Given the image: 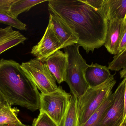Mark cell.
Masks as SVG:
<instances>
[{
    "instance_id": "6da1fadb",
    "label": "cell",
    "mask_w": 126,
    "mask_h": 126,
    "mask_svg": "<svg viewBox=\"0 0 126 126\" xmlns=\"http://www.w3.org/2000/svg\"><path fill=\"white\" fill-rule=\"evenodd\" d=\"M48 10L68 25L87 53L104 45L108 20L102 10L81 0H49Z\"/></svg>"
},
{
    "instance_id": "7a4b0ae2",
    "label": "cell",
    "mask_w": 126,
    "mask_h": 126,
    "mask_svg": "<svg viewBox=\"0 0 126 126\" xmlns=\"http://www.w3.org/2000/svg\"><path fill=\"white\" fill-rule=\"evenodd\" d=\"M0 93L10 106L32 112L40 109L41 94L20 64L13 60H0Z\"/></svg>"
},
{
    "instance_id": "3957f363",
    "label": "cell",
    "mask_w": 126,
    "mask_h": 126,
    "mask_svg": "<svg viewBox=\"0 0 126 126\" xmlns=\"http://www.w3.org/2000/svg\"><path fill=\"white\" fill-rule=\"evenodd\" d=\"M80 46L76 44L64 48V53L68 57L65 82L69 86L73 96L78 99L89 87L84 75L85 70L89 65L79 52Z\"/></svg>"
},
{
    "instance_id": "277c9868",
    "label": "cell",
    "mask_w": 126,
    "mask_h": 126,
    "mask_svg": "<svg viewBox=\"0 0 126 126\" xmlns=\"http://www.w3.org/2000/svg\"><path fill=\"white\" fill-rule=\"evenodd\" d=\"M116 81L114 75L102 84L89 87L78 99V126L85 123L98 109L105 99L112 92Z\"/></svg>"
},
{
    "instance_id": "5b68a950",
    "label": "cell",
    "mask_w": 126,
    "mask_h": 126,
    "mask_svg": "<svg viewBox=\"0 0 126 126\" xmlns=\"http://www.w3.org/2000/svg\"><path fill=\"white\" fill-rule=\"evenodd\" d=\"M72 96L60 86L53 92L41 94L40 111L47 114L59 126L68 109Z\"/></svg>"
},
{
    "instance_id": "8992f818",
    "label": "cell",
    "mask_w": 126,
    "mask_h": 126,
    "mask_svg": "<svg viewBox=\"0 0 126 126\" xmlns=\"http://www.w3.org/2000/svg\"><path fill=\"white\" fill-rule=\"evenodd\" d=\"M21 66L41 94L53 92L58 88L54 77L45 62L36 58L23 63Z\"/></svg>"
},
{
    "instance_id": "52a82bcc",
    "label": "cell",
    "mask_w": 126,
    "mask_h": 126,
    "mask_svg": "<svg viewBox=\"0 0 126 126\" xmlns=\"http://www.w3.org/2000/svg\"><path fill=\"white\" fill-rule=\"evenodd\" d=\"M124 80L113 93V103L103 118L100 126H120L124 114Z\"/></svg>"
},
{
    "instance_id": "ba28073f",
    "label": "cell",
    "mask_w": 126,
    "mask_h": 126,
    "mask_svg": "<svg viewBox=\"0 0 126 126\" xmlns=\"http://www.w3.org/2000/svg\"><path fill=\"white\" fill-rule=\"evenodd\" d=\"M61 48V44L49 23L45 33L39 43L32 47L31 53L39 60L46 59Z\"/></svg>"
},
{
    "instance_id": "9c48e42d",
    "label": "cell",
    "mask_w": 126,
    "mask_h": 126,
    "mask_svg": "<svg viewBox=\"0 0 126 126\" xmlns=\"http://www.w3.org/2000/svg\"><path fill=\"white\" fill-rule=\"evenodd\" d=\"M126 29V19L108 21L104 46L107 51L115 55L118 54L119 45Z\"/></svg>"
},
{
    "instance_id": "30bf717a",
    "label": "cell",
    "mask_w": 126,
    "mask_h": 126,
    "mask_svg": "<svg viewBox=\"0 0 126 126\" xmlns=\"http://www.w3.org/2000/svg\"><path fill=\"white\" fill-rule=\"evenodd\" d=\"M49 23L61 44V48L78 44V39L72 30L59 17L49 12Z\"/></svg>"
},
{
    "instance_id": "8fae6325",
    "label": "cell",
    "mask_w": 126,
    "mask_h": 126,
    "mask_svg": "<svg viewBox=\"0 0 126 126\" xmlns=\"http://www.w3.org/2000/svg\"><path fill=\"white\" fill-rule=\"evenodd\" d=\"M44 62L58 84L65 81L68 66V57L65 53L58 50Z\"/></svg>"
},
{
    "instance_id": "7c38bea8",
    "label": "cell",
    "mask_w": 126,
    "mask_h": 126,
    "mask_svg": "<svg viewBox=\"0 0 126 126\" xmlns=\"http://www.w3.org/2000/svg\"><path fill=\"white\" fill-rule=\"evenodd\" d=\"M85 78L89 87L97 86L106 82L113 75L106 66L98 64L89 65L84 72Z\"/></svg>"
},
{
    "instance_id": "4fadbf2b",
    "label": "cell",
    "mask_w": 126,
    "mask_h": 126,
    "mask_svg": "<svg viewBox=\"0 0 126 126\" xmlns=\"http://www.w3.org/2000/svg\"><path fill=\"white\" fill-rule=\"evenodd\" d=\"M27 38L19 31L12 27L0 28V54L10 48L23 44Z\"/></svg>"
},
{
    "instance_id": "5bb4252c",
    "label": "cell",
    "mask_w": 126,
    "mask_h": 126,
    "mask_svg": "<svg viewBox=\"0 0 126 126\" xmlns=\"http://www.w3.org/2000/svg\"><path fill=\"white\" fill-rule=\"evenodd\" d=\"M102 10L108 21L126 19V0H104Z\"/></svg>"
},
{
    "instance_id": "9a60e30c",
    "label": "cell",
    "mask_w": 126,
    "mask_h": 126,
    "mask_svg": "<svg viewBox=\"0 0 126 126\" xmlns=\"http://www.w3.org/2000/svg\"><path fill=\"white\" fill-rule=\"evenodd\" d=\"M114 95L112 92L105 99L97 109L88 120L81 126H100V124L108 109L113 103Z\"/></svg>"
},
{
    "instance_id": "2e32d148",
    "label": "cell",
    "mask_w": 126,
    "mask_h": 126,
    "mask_svg": "<svg viewBox=\"0 0 126 126\" xmlns=\"http://www.w3.org/2000/svg\"><path fill=\"white\" fill-rule=\"evenodd\" d=\"M78 99L72 95L67 111L59 126H78Z\"/></svg>"
},
{
    "instance_id": "e0dca14e",
    "label": "cell",
    "mask_w": 126,
    "mask_h": 126,
    "mask_svg": "<svg viewBox=\"0 0 126 126\" xmlns=\"http://www.w3.org/2000/svg\"><path fill=\"white\" fill-rule=\"evenodd\" d=\"M47 1L49 0H15L10 7V13L11 15L17 18L21 13L28 11L37 4Z\"/></svg>"
},
{
    "instance_id": "ac0fdd59",
    "label": "cell",
    "mask_w": 126,
    "mask_h": 126,
    "mask_svg": "<svg viewBox=\"0 0 126 126\" xmlns=\"http://www.w3.org/2000/svg\"><path fill=\"white\" fill-rule=\"evenodd\" d=\"M19 109L16 107H12L9 104L6 105L0 109V126L18 124L21 121L18 118Z\"/></svg>"
},
{
    "instance_id": "d6986e66",
    "label": "cell",
    "mask_w": 126,
    "mask_h": 126,
    "mask_svg": "<svg viewBox=\"0 0 126 126\" xmlns=\"http://www.w3.org/2000/svg\"><path fill=\"white\" fill-rule=\"evenodd\" d=\"M0 23L20 30H26V25L11 15L0 12Z\"/></svg>"
},
{
    "instance_id": "ffe728a7",
    "label": "cell",
    "mask_w": 126,
    "mask_h": 126,
    "mask_svg": "<svg viewBox=\"0 0 126 126\" xmlns=\"http://www.w3.org/2000/svg\"><path fill=\"white\" fill-rule=\"evenodd\" d=\"M126 66V49L114 56L112 61L109 63L108 68L112 71H118Z\"/></svg>"
},
{
    "instance_id": "44dd1931",
    "label": "cell",
    "mask_w": 126,
    "mask_h": 126,
    "mask_svg": "<svg viewBox=\"0 0 126 126\" xmlns=\"http://www.w3.org/2000/svg\"><path fill=\"white\" fill-rule=\"evenodd\" d=\"M32 126H58L54 121L44 112L40 111V114L34 120Z\"/></svg>"
},
{
    "instance_id": "7402d4cb",
    "label": "cell",
    "mask_w": 126,
    "mask_h": 126,
    "mask_svg": "<svg viewBox=\"0 0 126 126\" xmlns=\"http://www.w3.org/2000/svg\"><path fill=\"white\" fill-rule=\"evenodd\" d=\"M15 0H0V12L10 15V9Z\"/></svg>"
},
{
    "instance_id": "603a6c76",
    "label": "cell",
    "mask_w": 126,
    "mask_h": 126,
    "mask_svg": "<svg viewBox=\"0 0 126 126\" xmlns=\"http://www.w3.org/2000/svg\"><path fill=\"white\" fill-rule=\"evenodd\" d=\"M82 1L87 4L93 8L102 10L104 0H81Z\"/></svg>"
},
{
    "instance_id": "cb8c5ba5",
    "label": "cell",
    "mask_w": 126,
    "mask_h": 126,
    "mask_svg": "<svg viewBox=\"0 0 126 126\" xmlns=\"http://www.w3.org/2000/svg\"><path fill=\"white\" fill-rule=\"evenodd\" d=\"M126 49V29L121 41L118 49V54L123 52Z\"/></svg>"
},
{
    "instance_id": "d4e9b609",
    "label": "cell",
    "mask_w": 126,
    "mask_h": 126,
    "mask_svg": "<svg viewBox=\"0 0 126 126\" xmlns=\"http://www.w3.org/2000/svg\"><path fill=\"white\" fill-rule=\"evenodd\" d=\"M124 80L125 83V90H124V114L123 123L126 121V78H124Z\"/></svg>"
},
{
    "instance_id": "484cf974",
    "label": "cell",
    "mask_w": 126,
    "mask_h": 126,
    "mask_svg": "<svg viewBox=\"0 0 126 126\" xmlns=\"http://www.w3.org/2000/svg\"><path fill=\"white\" fill-rule=\"evenodd\" d=\"M9 104L4 99L2 95L0 93V109L4 107Z\"/></svg>"
},
{
    "instance_id": "4316f807",
    "label": "cell",
    "mask_w": 126,
    "mask_h": 126,
    "mask_svg": "<svg viewBox=\"0 0 126 126\" xmlns=\"http://www.w3.org/2000/svg\"><path fill=\"white\" fill-rule=\"evenodd\" d=\"M120 72V75L121 78H126V66L123 68Z\"/></svg>"
},
{
    "instance_id": "83f0119b",
    "label": "cell",
    "mask_w": 126,
    "mask_h": 126,
    "mask_svg": "<svg viewBox=\"0 0 126 126\" xmlns=\"http://www.w3.org/2000/svg\"><path fill=\"white\" fill-rule=\"evenodd\" d=\"M0 126H26L23 124L22 123L18 124H6V125H2Z\"/></svg>"
},
{
    "instance_id": "f1b7e54d",
    "label": "cell",
    "mask_w": 126,
    "mask_h": 126,
    "mask_svg": "<svg viewBox=\"0 0 126 126\" xmlns=\"http://www.w3.org/2000/svg\"><path fill=\"white\" fill-rule=\"evenodd\" d=\"M120 126H126V121H124Z\"/></svg>"
}]
</instances>
